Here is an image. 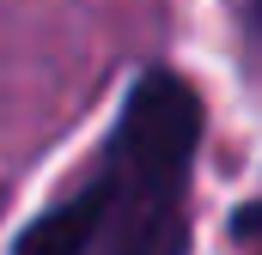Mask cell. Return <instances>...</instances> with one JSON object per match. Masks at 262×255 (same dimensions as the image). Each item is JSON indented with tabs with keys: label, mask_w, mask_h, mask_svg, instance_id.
<instances>
[{
	"label": "cell",
	"mask_w": 262,
	"mask_h": 255,
	"mask_svg": "<svg viewBox=\"0 0 262 255\" xmlns=\"http://www.w3.org/2000/svg\"><path fill=\"white\" fill-rule=\"evenodd\" d=\"M104 213H110V170H104L92 189H79L73 200L49 207V213L12 243V255H92L98 231H104Z\"/></svg>",
	"instance_id": "2"
},
{
	"label": "cell",
	"mask_w": 262,
	"mask_h": 255,
	"mask_svg": "<svg viewBox=\"0 0 262 255\" xmlns=\"http://www.w3.org/2000/svg\"><path fill=\"white\" fill-rule=\"evenodd\" d=\"M232 237L238 243H262V207H238L232 213Z\"/></svg>",
	"instance_id": "4"
},
{
	"label": "cell",
	"mask_w": 262,
	"mask_h": 255,
	"mask_svg": "<svg viewBox=\"0 0 262 255\" xmlns=\"http://www.w3.org/2000/svg\"><path fill=\"white\" fill-rule=\"evenodd\" d=\"M201 146V97L177 73H146L122 104L110 146V213L92 255H183V194Z\"/></svg>",
	"instance_id": "1"
},
{
	"label": "cell",
	"mask_w": 262,
	"mask_h": 255,
	"mask_svg": "<svg viewBox=\"0 0 262 255\" xmlns=\"http://www.w3.org/2000/svg\"><path fill=\"white\" fill-rule=\"evenodd\" d=\"M232 6H238V31H244L250 55L262 61V0H232Z\"/></svg>",
	"instance_id": "3"
}]
</instances>
